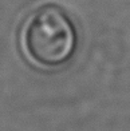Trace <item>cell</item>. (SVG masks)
<instances>
[{
	"label": "cell",
	"instance_id": "obj_1",
	"mask_svg": "<svg viewBox=\"0 0 130 131\" xmlns=\"http://www.w3.org/2000/svg\"><path fill=\"white\" fill-rule=\"evenodd\" d=\"M76 41L71 17L55 4H46L32 11L19 32L24 58L42 70H56L67 64L74 56Z\"/></svg>",
	"mask_w": 130,
	"mask_h": 131
}]
</instances>
